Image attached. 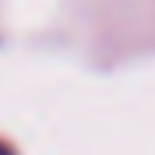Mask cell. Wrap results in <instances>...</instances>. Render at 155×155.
<instances>
[{
    "instance_id": "obj_1",
    "label": "cell",
    "mask_w": 155,
    "mask_h": 155,
    "mask_svg": "<svg viewBox=\"0 0 155 155\" xmlns=\"http://www.w3.org/2000/svg\"><path fill=\"white\" fill-rule=\"evenodd\" d=\"M0 155H14V152H11V148L4 145V141H0Z\"/></svg>"
}]
</instances>
